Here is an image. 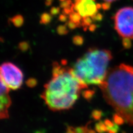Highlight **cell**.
I'll return each mask as SVG.
<instances>
[{"mask_svg":"<svg viewBox=\"0 0 133 133\" xmlns=\"http://www.w3.org/2000/svg\"><path fill=\"white\" fill-rule=\"evenodd\" d=\"M103 1H104L105 2L107 3H110L111 2H114L115 1H117V0H103Z\"/></svg>","mask_w":133,"mask_h":133,"instance_id":"obj_21","label":"cell"},{"mask_svg":"<svg viewBox=\"0 0 133 133\" xmlns=\"http://www.w3.org/2000/svg\"><path fill=\"white\" fill-rule=\"evenodd\" d=\"M35 133H45L44 130H38L36 131Z\"/></svg>","mask_w":133,"mask_h":133,"instance_id":"obj_23","label":"cell"},{"mask_svg":"<svg viewBox=\"0 0 133 133\" xmlns=\"http://www.w3.org/2000/svg\"><path fill=\"white\" fill-rule=\"evenodd\" d=\"M96 131H95L93 129H89L88 130V131H87V133H96Z\"/></svg>","mask_w":133,"mask_h":133,"instance_id":"obj_22","label":"cell"},{"mask_svg":"<svg viewBox=\"0 0 133 133\" xmlns=\"http://www.w3.org/2000/svg\"><path fill=\"white\" fill-rule=\"evenodd\" d=\"M83 38L81 36H74L73 38V42L75 45H82L83 43Z\"/></svg>","mask_w":133,"mask_h":133,"instance_id":"obj_15","label":"cell"},{"mask_svg":"<svg viewBox=\"0 0 133 133\" xmlns=\"http://www.w3.org/2000/svg\"><path fill=\"white\" fill-rule=\"evenodd\" d=\"M112 58L109 50L90 48L77 59L72 68L73 73L78 79L87 85H99L105 79Z\"/></svg>","mask_w":133,"mask_h":133,"instance_id":"obj_3","label":"cell"},{"mask_svg":"<svg viewBox=\"0 0 133 133\" xmlns=\"http://www.w3.org/2000/svg\"><path fill=\"white\" fill-rule=\"evenodd\" d=\"M28 48H29V44L27 42H21L19 44V48L23 52L26 51L27 50H28Z\"/></svg>","mask_w":133,"mask_h":133,"instance_id":"obj_16","label":"cell"},{"mask_svg":"<svg viewBox=\"0 0 133 133\" xmlns=\"http://www.w3.org/2000/svg\"><path fill=\"white\" fill-rule=\"evenodd\" d=\"M13 23L15 24V25L17 27H19L21 26L23 23V18L21 16H17L14 18Z\"/></svg>","mask_w":133,"mask_h":133,"instance_id":"obj_14","label":"cell"},{"mask_svg":"<svg viewBox=\"0 0 133 133\" xmlns=\"http://www.w3.org/2000/svg\"><path fill=\"white\" fill-rule=\"evenodd\" d=\"M10 88L1 80V109L0 118L1 119L9 118L8 108L11 105L12 101L9 95Z\"/></svg>","mask_w":133,"mask_h":133,"instance_id":"obj_7","label":"cell"},{"mask_svg":"<svg viewBox=\"0 0 133 133\" xmlns=\"http://www.w3.org/2000/svg\"><path fill=\"white\" fill-rule=\"evenodd\" d=\"M113 119L114 122L117 125H122L125 123V120H124V119L117 113L114 114Z\"/></svg>","mask_w":133,"mask_h":133,"instance_id":"obj_12","label":"cell"},{"mask_svg":"<svg viewBox=\"0 0 133 133\" xmlns=\"http://www.w3.org/2000/svg\"><path fill=\"white\" fill-rule=\"evenodd\" d=\"M90 123L91 122H89V123H87L85 126H82V127L74 128V130H75V131H76V133H87V131H88V130H89L88 126Z\"/></svg>","mask_w":133,"mask_h":133,"instance_id":"obj_11","label":"cell"},{"mask_svg":"<svg viewBox=\"0 0 133 133\" xmlns=\"http://www.w3.org/2000/svg\"><path fill=\"white\" fill-rule=\"evenodd\" d=\"M104 124L106 125V126L108 127V129L113 127L115 124V123H113L111 120L109 119H105L104 120Z\"/></svg>","mask_w":133,"mask_h":133,"instance_id":"obj_18","label":"cell"},{"mask_svg":"<svg viewBox=\"0 0 133 133\" xmlns=\"http://www.w3.org/2000/svg\"><path fill=\"white\" fill-rule=\"evenodd\" d=\"M95 91L93 89H87L82 93V96L88 101H90L93 98Z\"/></svg>","mask_w":133,"mask_h":133,"instance_id":"obj_9","label":"cell"},{"mask_svg":"<svg viewBox=\"0 0 133 133\" xmlns=\"http://www.w3.org/2000/svg\"><path fill=\"white\" fill-rule=\"evenodd\" d=\"M103 113L102 110L95 109L91 112V117L95 120H99L102 117Z\"/></svg>","mask_w":133,"mask_h":133,"instance_id":"obj_10","label":"cell"},{"mask_svg":"<svg viewBox=\"0 0 133 133\" xmlns=\"http://www.w3.org/2000/svg\"><path fill=\"white\" fill-rule=\"evenodd\" d=\"M65 133H76L74 130V128L71 126H68L66 128V130Z\"/></svg>","mask_w":133,"mask_h":133,"instance_id":"obj_19","label":"cell"},{"mask_svg":"<svg viewBox=\"0 0 133 133\" xmlns=\"http://www.w3.org/2000/svg\"><path fill=\"white\" fill-rule=\"evenodd\" d=\"M66 64L65 60L62 61V64L54 62L52 78L44 85L41 94L49 109L53 111L70 109L79 97L82 90L88 88L74 76L72 68L65 66Z\"/></svg>","mask_w":133,"mask_h":133,"instance_id":"obj_2","label":"cell"},{"mask_svg":"<svg viewBox=\"0 0 133 133\" xmlns=\"http://www.w3.org/2000/svg\"><path fill=\"white\" fill-rule=\"evenodd\" d=\"M1 80L11 89L17 90L21 87L23 74L17 66L11 62H5L1 64Z\"/></svg>","mask_w":133,"mask_h":133,"instance_id":"obj_5","label":"cell"},{"mask_svg":"<svg viewBox=\"0 0 133 133\" xmlns=\"http://www.w3.org/2000/svg\"><path fill=\"white\" fill-rule=\"evenodd\" d=\"M95 130L98 133H105L108 132V128L102 121H99L95 125Z\"/></svg>","mask_w":133,"mask_h":133,"instance_id":"obj_8","label":"cell"},{"mask_svg":"<svg viewBox=\"0 0 133 133\" xmlns=\"http://www.w3.org/2000/svg\"><path fill=\"white\" fill-rule=\"evenodd\" d=\"M119 130V127L117 124H115V125L111 128L108 129V133H117Z\"/></svg>","mask_w":133,"mask_h":133,"instance_id":"obj_17","label":"cell"},{"mask_svg":"<svg viewBox=\"0 0 133 133\" xmlns=\"http://www.w3.org/2000/svg\"><path fill=\"white\" fill-rule=\"evenodd\" d=\"M66 29L64 27H60L59 28V29H58V33H59L60 35H64V34H66Z\"/></svg>","mask_w":133,"mask_h":133,"instance_id":"obj_20","label":"cell"},{"mask_svg":"<svg viewBox=\"0 0 133 133\" xmlns=\"http://www.w3.org/2000/svg\"><path fill=\"white\" fill-rule=\"evenodd\" d=\"M99 87L108 104L133 126V66L122 63L109 69Z\"/></svg>","mask_w":133,"mask_h":133,"instance_id":"obj_1","label":"cell"},{"mask_svg":"<svg viewBox=\"0 0 133 133\" xmlns=\"http://www.w3.org/2000/svg\"><path fill=\"white\" fill-rule=\"evenodd\" d=\"M114 27L118 35L123 38L125 48L131 46L133 40V7H124L119 9L114 17Z\"/></svg>","mask_w":133,"mask_h":133,"instance_id":"obj_4","label":"cell"},{"mask_svg":"<svg viewBox=\"0 0 133 133\" xmlns=\"http://www.w3.org/2000/svg\"><path fill=\"white\" fill-rule=\"evenodd\" d=\"M26 83V85L30 88H34L37 84V81L34 78H30L28 79Z\"/></svg>","mask_w":133,"mask_h":133,"instance_id":"obj_13","label":"cell"},{"mask_svg":"<svg viewBox=\"0 0 133 133\" xmlns=\"http://www.w3.org/2000/svg\"><path fill=\"white\" fill-rule=\"evenodd\" d=\"M101 7V5L95 3V0H75L72 10L80 15L82 21L86 19H93L98 17V11Z\"/></svg>","mask_w":133,"mask_h":133,"instance_id":"obj_6","label":"cell"}]
</instances>
